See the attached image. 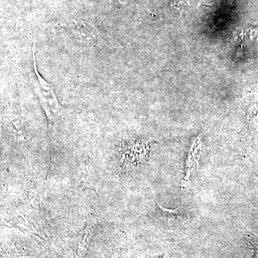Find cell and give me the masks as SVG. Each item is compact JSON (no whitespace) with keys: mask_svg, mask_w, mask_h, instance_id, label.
Wrapping results in <instances>:
<instances>
[{"mask_svg":"<svg viewBox=\"0 0 258 258\" xmlns=\"http://www.w3.org/2000/svg\"><path fill=\"white\" fill-rule=\"evenodd\" d=\"M62 29L70 40L80 47H93L99 40V32L87 22L71 20L63 25Z\"/></svg>","mask_w":258,"mask_h":258,"instance_id":"cell-2","label":"cell"},{"mask_svg":"<svg viewBox=\"0 0 258 258\" xmlns=\"http://www.w3.org/2000/svg\"><path fill=\"white\" fill-rule=\"evenodd\" d=\"M35 42L34 40L32 48L34 72L31 78L32 88L46 115L48 124L52 125L60 118L63 111L64 107L57 99L53 86L47 82L39 73L35 59Z\"/></svg>","mask_w":258,"mask_h":258,"instance_id":"cell-1","label":"cell"},{"mask_svg":"<svg viewBox=\"0 0 258 258\" xmlns=\"http://www.w3.org/2000/svg\"><path fill=\"white\" fill-rule=\"evenodd\" d=\"M200 144L196 143L194 144L192 149L190 151L189 156H188L186 164V176L184 179L182 181V184H188L189 183V176L191 171L193 170L195 166L198 165V159L200 157Z\"/></svg>","mask_w":258,"mask_h":258,"instance_id":"cell-5","label":"cell"},{"mask_svg":"<svg viewBox=\"0 0 258 258\" xmlns=\"http://www.w3.org/2000/svg\"><path fill=\"white\" fill-rule=\"evenodd\" d=\"M155 211L159 220H165L166 221H178L187 218L186 212L184 209L178 208L176 210H167L162 208L159 204H156Z\"/></svg>","mask_w":258,"mask_h":258,"instance_id":"cell-4","label":"cell"},{"mask_svg":"<svg viewBox=\"0 0 258 258\" xmlns=\"http://www.w3.org/2000/svg\"><path fill=\"white\" fill-rule=\"evenodd\" d=\"M149 150L145 142L140 140L130 141L122 145L121 156L127 164L137 165L146 161Z\"/></svg>","mask_w":258,"mask_h":258,"instance_id":"cell-3","label":"cell"},{"mask_svg":"<svg viewBox=\"0 0 258 258\" xmlns=\"http://www.w3.org/2000/svg\"><path fill=\"white\" fill-rule=\"evenodd\" d=\"M117 3H119V4L123 5L124 3H126L127 0H116Z\"/></svg>","mask_w":258,"mask_h":258,"instance_id":"cell-7","label":"cell"},{"mask_svg":"<svg viewBox=\"0 0 258 258\" xmlns=\"http://www.w3.org/2000/svg\"><path fill=\"white\" fill-rule=\"evenodd\" d=\"M248 243L253 252L254 257L258 258V237H249Z\"/></svg>","mask_w":258,"mask_h":258,"instance_id":"cell-6","label":"cell"}]
</instances>
